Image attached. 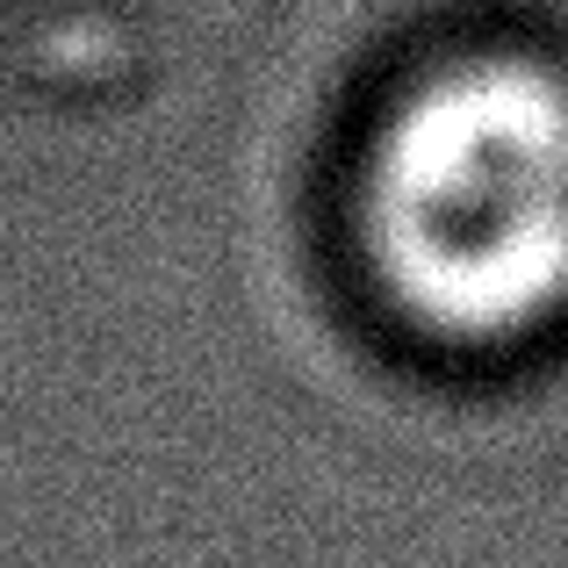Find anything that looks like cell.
I'll list each match as a JSON object with an SVG mask.
<instances>
[{"mask_svg": "<svg viewBox=\"0 0 568 568\" xmlns=\"http://www.w3.org/2000/svg\"><path fill=\"white\" fill-rule=\"evenodd\" d=\"M361 245L432 338L504 346L568 310V72L475 51L382 115Z\"/></svg>", "mask_w": 568, "mask_h": 568, "instance_id": "1", "label": "cell"}]
</instances>
